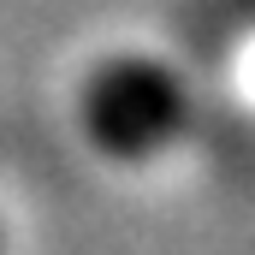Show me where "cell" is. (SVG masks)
I'll use <instances>...</instances> for the list:
<instances>
[{"label": "cell", "instance_id": "1", "mask_svg": "<svg viewBox=\"0 0 255 255\" xmlns=\"http://www.w3.org/2000/svg\"><path fill=\"white\" fill-rule=\"evenodd\" d=\"M83 119L95 130L101 148L113 154H148L154 142H166L184 119V89L148 60L107 65L89 95H83Z\"/></svg>", "mask_w": 255, "mask_h": 255}]
</instances>
